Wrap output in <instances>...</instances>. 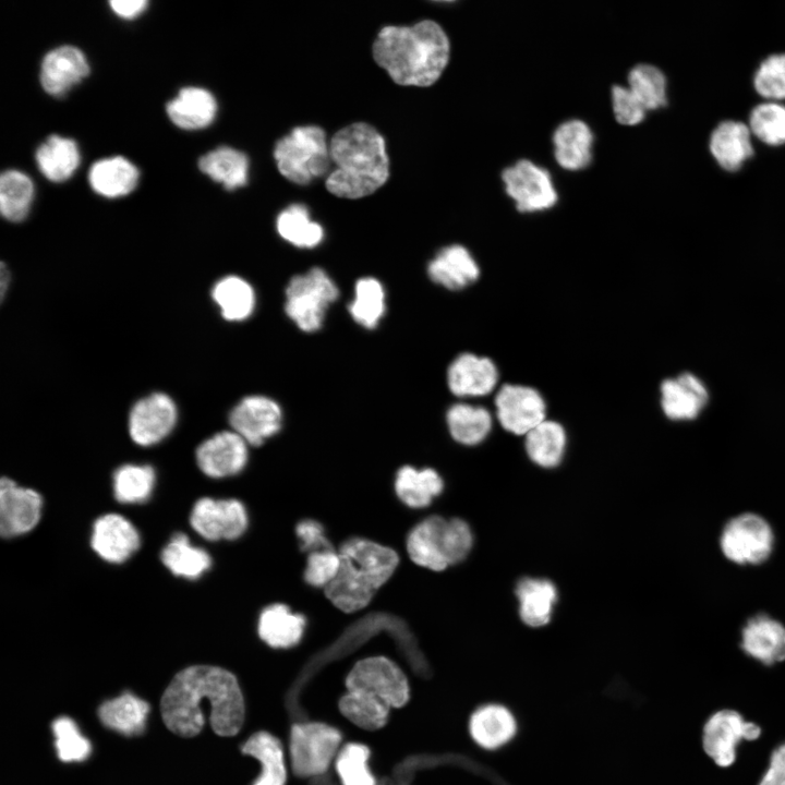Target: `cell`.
<instances>
[{"label": "cell", "mask_w": 785, "mask_h": 785, "mask_svg": "<svg viewBox=\"0 0 785 785\" xmlns=\"http://www.w3.org/2000/svg\"><path fill=\"white\" fill-rule=\"evenodd\" d=\"M212 703L210 725L219 736H234L244 721V701L235 676L210 665L179 672L166 688L160 712L166 726L182 737L197 735L205 724L202 702Z\"/></svg>", "instance_id": "1"}, {"label": "cell", "mask_w": 785, "mask_h": 785, "mask_svg": "<svg viewBox=\"0 0 785 785\" xmlns=\"http://www.w3.org/2000/svg\"><path fill=\"white\" fill-rule=\"evenodd\" d=\"M450 43L444 29L432 20L413 26H386L373 45L376 63L391 80L403 86H430L445 70Z\"/></svg>", "instance_id": "2"}, {"label": "cell", "mask_w": 785, "mask_h": 785, "mask_svg": "<svg viewBox=\"0 0 785 785\" xmlns=\"http://www.w3.org/2000/svg\"><path fill=\"white\" fill-rule=\"evenodd\" d=\"M338 553L339 571L323 593L337 611L345 614L367 607L400 565V555L394 547L366 536L346 539Z\"/></svg>", "instance_id": "3"}, {"label": "cell", "mask_w": 785, "mask_h": 785, "mask_svg": "<svg viewBox=\"0 0 785 785\" xmlns=\"http://www.w3.org/2000/svg\"><path fill=\"white\" fill-rule=\"evenodd\" d=\"M329 154L336 169L327 177L326 189L338 197L353 200L367 196L388 179L385 141L367 123H352L335 133Z\"/></svg>", "instance_id": "4"}, {"label": "cell", "mask_w": 785, "mask_h": 785, "mask_svg": "<svg viewBox=\"0 0 785 785\" xmlns=\"http://www.w3.org/2000/svg\"><path fill=\"white\" fill-rule=\"evenodd\" d=\"M473 546V532L461 518L431 515L407 533L404 550L418 567L440 572L464 560Z\"/></svg>", "instance_id": "5"}, {"label": "cell", "mask_w": 785, "mask_h": 785, "mask_svg": "<svg viewBox=\"0 0 785 785\" xmlns=\"http://www.w3.org/2000/svg\"><path fill=\"white\" fill-rule=\"evenodd\" d=\"M346 686L347 692L386 711L404 705L410 697L404 673L382 655L358 661L346 678Z\"/></svg>", "instance_id": "6"}, {"label": "cell", "mask_w": 785, "mask_h": 785, "mask_svg": "<svg viewBox=\"0 0 785 785\" xmlns=\"http://www.w3.org/2000/svg\"><path fill=\"white\" fill-rule=\"evenodd\" d=\"M279 172L297 184H307L326 174L330 154L325 131L307 125L293 129L280 138L274 149Z\"/></svg>", "instance_id": "7"}, {"label": "cell", "mask_w": 785, "mask_h": 785, "mask_svg": "<svg viewBox=\"0 0 785 785\" xmlns=\"http://www.w3.org/2000/svg\"><path fill=\"white\" fill-rule=\"evenodd\" d=\"M339 290L331 277L319 267L293 276L285 290V312L305 333L322 328L329 306Z\"/></svg>", "instance_id": "8"}, {"label": "cell", "mask_w": 785, "mask_h": 785, "mask_svg": "<svg viewBox=\"0 0 785 785\" xmlns=\"http://www.w3.org/2000/svg\"><path fill=\"white\" fill-rule=\"evenodd\" d=\"M774 531L769 521L756 512H742L730 518L720 535V550L736 565H760L774 550Z\"/></svg>", "instance_id": "9"}, {"label": "cell", "mask_w": 785, "mask_h": 785, "mask_svg": "<svg viewBox=\"0 0 785 785\" xmlns=\"http://www.w3.org/2000/svg\"><path fill=\"white\" fill-rule=\"evenodd\" d=\"M342 736L325 723H298L290 732V758L293 773L300 777L323 774L335 758Z\"/></svg>", "instance_id": "10"}, {"label": "cell", "mask_w": 785, "mask_h": 785, "mask_svg": "<svg viewBox=\"0 0 785 785\" xmlns=\"http://www.w3.org/2000/svg\"><path fill=\"white\" fill-rule=\"evenodd\" d=\"M761 735V728L753 722L730 709L713 713L702 728V748L705 754L720 768L733 765L737 746L741 740L753 741Z\"/></svg>", "instance_id": "11"}, {"label": "cell", "mask_w": 785, "mask_h": 785, "mask_svg": "<svg viewBox=\"0 0 785 785\" xmlns=\"http://www.w3.org/2000/svg\"><path fill=\"white\" fill-rule=\"evenodd\" d=\"M507 195L521 213L552 208L558 200L551 173L528 159L518 160L502 172Z\"/></svg>", "instance_id": "12"}, {"label": "cell", "mask_w": 785, "mask_h": 785, "mask_svg": "<svg viewBox=\"0 0 785 785\" xmlns=\"http://www.w3.org/2000/svg\"><path fill=\"white\" fill-rule=\"evenodd\" d=\"M190 524L207 541H234L247 530L249 514L237 498L202 497L192 508Z\"/></svg>", "instance_id": "13"}, {"label": "cell", "mask_w": 785, "mask_h": 785, "mask_svg": "<svg viewBox=\"0 0 785 785\" xmlns=\"http://www.w3.org/2000/svg\"><path fill=\"white\" fill-rule=\"evenodd\" d=\"M178 421V407L166 392L156 391L138 399L131 408L128 431L138 446L148 447L164 440Z\"/></svg>", "instance_id": "14"}, {"label": "cell", "mask_w": 785, "mask_h": 785, "mask_svg": "<svg viewBox=\"0 0 785 785\" xmlns=\"http://www.w3.org/2000/svg\"><path fill=\"white\" fill-rule=\"evenodd\" d=\"M280 404L264 395H249L239 400L230 410L228 422L249 446L258 447L282 427Z\"/></svg>", "instance_id": "15"}, {"label": "cell", "mask_w": 785, "mask_h": 785, "mask_svg": "<svg viewBox=\"0 0 785 785\" xmlns=\"http://www.w3.org/2000/svg\"><path fill=\"white\" fill-rule=\"evenodd\" d=\"M495 407L502 427L515 435H527L546 420L545 401L542 395L530 386H502L495 397Z\"/></svg>", "instance_id": "16"}, {"label": "cell", "mask_w": 785, "mask_h": 785, "mask_svg": "<svg viewBox=\"0 0 785 785\" xmlns=\"http://www.w3.org/2000/svg\"><path fill=\"white\" fill-rule=\"evenodd\" d=\"M198 469L208 478L241 473L249 461V444L234 431L224 430L204 439L195 450Z\"/></svg>", "instance_id": "17"}, {"label": "cell", "mask_w": 785, "mask_h": 785, "mask_svg": "<svg viewBox=\"0 0 785 785\" xmlns=\"http://www.w3.org/2000/svg\"><path fill=\"white\" fill-rule=\"evenodd\" d=\"M43 505V496L37 491L3 476L0 481L1 536L11 539L32 531L40 520Z\"/></svg>", "instance_id": "18"}, {"label": "cell", "mask_w": 785, "mask_h": 785, "mask_svg": "<svg viewBox=\"0 0 785 785\" xmlns=\"http://www.w3.org/2000/svg\"><path fill=\"white\" fill-rule=\"evenodd\" d=\"M137 529L119 514H105L93 523L90 546L105 561L121 564L140 547Z\"/></svg>", "instance_id": "19"}, {"label": "cell", "mask_w": 785, "mask_h": 785, "mask_svg": "<svg viewBox=\"0 0 785 785\" xmlns=\"http://www.w3.org/2000/svg\"><path fill=\"white\" fill-rule=\"evenodd\" d=\"M497 382L495 363L470 352L459 354L447 370L448 388L460 398L486 396L495 389Z\"/></svg>", "instance_id": "20"}, {"label": "cell", "mask_w": 785, "mask_h": 785, "mask_svg": "<svg viewBox=\"0 0 785 785\" xmlns=\"http://www.w3.org/2000/svg\"><path fill=\"white\" fill-rule=\"evenodd\" d=\"M88 72L89 65L84 53L74 46L64 45L50 50L44 57L39 80L46 93L62 96Z\"/></svg>", "instance_id": "21"}, {"label": "cell", "mask_w": 785, "mask_h": 785, "mask_svg": "<svg viewBox=\"0 0 785 785\" xmlns=\"http://www.w3.org/2000/svg\"><path fill=\"white\" fill-rule=\"evenodd\" d=\"M741 650L763 665L785 660V626L768 614L750 617L741 629Z\"/></svg>", "instance_id": "22"}, {"label": "cell", "mask_w": 785, "mask_h": 785, "mask_svg": "<svg viewBox=\"0 0 785 785\" xmlns=\"http://www.w3.org/2000/svg\"><path fill=\"white\" fill-rule=\"evenodd\" d=\"M305 627L304 614L281 602L266 605L257 617L258 637L273 649L295 647L302 640Z\"/></svg>", "instance_id": "23"}, {"label": "cell", "mask_w": 785, "mask_h": 785, "mask_svg": "<svg viewBox=\"0 0 785 785\" xmlns=\"http://www.w3.org/2000/svg\"><path fill=\"white\" fill-rule=\"evenodd\" d=\"M709 400L704 384L691 373H683L676 378L665 379L661 384V404L671 420H693Z\"/></svg>", "instance_id": "24"}, {"label": "cell", "mask_w": 785, "mask_h": 785, "mask_svg": "<svg viewBox=\"0 0 785 785\" xmlns=\"http://www.w3.org/2000/svg\"><path fill=\"white\" fill-rule=\"evenodd\" d=\"M444 488V479L433 468L404 464L395 473L394 493L401 505L410 509L428 507Z\"/></svg>", "instance_id": "25"}, {"label": "cell", "mask_w": 785, "mask_h": 785, "mask_svg": "<svg viewBox=\"0 0 785 785\" xmlns=\"http://www.w3.org/2000/svg\"><path fill=\"white\" fill-rule=\"evenodd\" d=\"M432 281L449 290L463 289L480 276V268L471 253L460 244H451L437 252L427 265Z\"/></svg>", "instance_id": "26"}, {"label": "cell", "mask_w": 785, "mask_h": 785, "mask_svg": "<svg viewBox=\"0 0 785 785\" xmlns=\"http://www.w3.org/2000/svg\"><path fill=\"white\" fill-rule=\"evenodd\" d=\"M593 133L582 120L571 119L560 123L553 134L554 157L565 170L578 171L592 160Z\"/></svg>", "instance_id": "27"}, {"label": "cell", "mask_w": 785, "mask_h": 785, "mask_svg": "<svg viewBox=\"0 0 785 785\" xmlns=\"http://www.w3.org/2000/svg\"><path fill=\"white\" fill-rule=\"evenodd\" d=\"M515 594L523 624L539 628L551 621L558 600V590L554 582L545 578L523 577L517 582Z\"/></svg>", "instance_id": "28"}, {"label": "cell", "mask_w": 785, "mask_h": 785, "mask_svg": "<svg viewBox=\"0 0 785 785\" xmlns=\"http://www.w3.org/2000/svg\"><path fill=\"white\" fill-rule=\"evenodd\" d=\"M469 732L481 748L495 750L514 738L517 723L514 714L506 706L491 703L480 706L472 713Z\"/></svg>", "instance_id": "29"}, {"label": "cell", "mask_w": 785, "mask_h": 785, "mask_svg": "<svg viewBox=\"0 0 785 785\" xmlns=\"http://www.w3.org/2000/svg\"><path fill=\"white\" fill-rule=\"evenodd\" d=\"M166 108L176 125L185 130H197L213 122L217 112V102L207 89L189 86L181 88Z\"/></svg>", "instance_id": "30"}, {"label": "cell", "mask_w": 785, "mask_h": 785, "mask_svg": "<svg viewBox=\"0 0 785 785\" xmlns=\"http://www.w3.org/2000/svg\"><path fill=\"white\" fill-rule=\"evenodd\" d=\"M750 129L738 121L720 123L710 137V150L727 171L738 170L752 156Z\"/></svg>", "instance_id": "31"}, {"label": "cell", "mask_w": 785, "mask_h": 785, "mask_svg": "<svg viewBox=\"0 0 785 785\" xmlns=\"http://www.w3.org/2000/svg\"><path fill=\"white\" fill-rule=\"evenodd\" d=\"M138 177L137 168L121 156L100 159L92 165L88 172L93 190L106 197H119L132 192Z\"/></svg>", "instance_id": "32"}, {"label": "cell", "mask_w": 785, "mask_h": 785, "mask_svg": "<svg viewBox=\"0 0 785 785\" xmlns=\"http://www.w3.org/2000/svg\"><path fill=\"white\" fill-rule=\"evenodd\" d=\"M210 295L220 315L228 322H243L254 312L256 295L252 285L237 275L218 279Z\"/></svg>", "instance_id": "33"}, {"label": "cell", "mask_w": 785, "mask_h": 785, "mask_svg": "<svg viewBox=\"0 0 785 785\" xmlns=\"http://www.w3.org/2000/svg\"><path fill=\"white\" fill-rule=\"evenodd\" d=\"M149 704L131 692L105 701L98 709L101 723L125 736L140 735L146 726Z\"/></svg>", "instance_id": "34"}, {"label": "cell", "mask_w": 785, "mask_h": 785, "mask_svg": "<svg viewBox=\"0 0 785 785\" xmlns=\"http://www.w3.org/2000/svg\"><path fill=\"white\" fill-rule=\"evenodd\" d=\"M160 559L165 567L177 577L195 580L212 567V556L195 546L184 533H176L162 548Z\"/></svg>", "instance_id": "35"}, {"label": "cell", "mask_w": 785, "mask_h": 785, "mask_svg": "<svg viewBox=\"0 0 785 785\" xmlns=\"http://www.w3.org/2000/svg\"><path fill=\"white\" fill-rule=\"evenodd\" d=\"M241 750L261 762L262 772L252 785H286L283 749L278 738L267 732H257L245 741Z\"/></svg>", "instance_id": "36"}, {"label": "cell", "mask_w": 785, "mask_h": 785, "mask_svg": "<svg viewBox=\"0 0 785 785\" xmlns=\"http://www.w3.org/2000/svg\"><path fill=\"white\" fill-rule=\"evenodd\" d=\"M36 161L47 179L62 182L72 176L80 164L78 147L72 138L53 134L38 146Z\"/></svg>", "instance_id": "37"}, {"label": "cell", "mask_w": 785, "mask_h": 785, "mask_svg": "<svg viewBox=\"0 0 785 785\" xmlns=\"http://www.w3.org/2000/svg\"><path fill=\"white\" fill-rule=\"evenodd\" d=\"M567 434L561 424L544 420L526 435L524 447L528 457L539 467H557L565 455Z\"/></svg>", "instance_id": "38"}, {"label": "cell", "mask_w": 785, "mask_h": 785, "mask_svg": "<svg viewBox=\"0 0 785 785\" xmlns=\"http://www.w3.org/2000/svg\"><path fill=\"white\" fill-rule=\"evenodd\" d=\"M446 423L454 440L461 445L474 446L488 436L493 419L483 407L458 402L447 410Z\"/></svg>", "instance_id": "39"}, {"label": "cell", "mask_w": 785, "mask_h": 785, "mask_svg": "<svg viewBox=\"0 0 785 785\" xmlns=\"http://www.w3.org/2000/svg\"><path fill=\"white\" fill-rule=\"evenodd\" d=\"M198 168L209 178L222 183L225 189L234 190L247 181L249 160L240 150L221 146L198 159Z\"/></svg>", "instance_id": "40"}, {"label": "cell", "mask_w": 785, "mask_h": 785, "mask_svg": "<svg viewBox=\"0 0 785 785\" xmlns=\"http://www.w3.org/2000/svg\"><path fill=\"white\" fill-rule=\"evenodd\" d=\"M156 483L155 469L149 464L125 463L112 476L114 498L126 505L148 500Z\"/></svg>", "instance_id": "41"}, {"label": "cell", "mask_w": 785, "mask_h": 785, "mask_svg": "<svg viewBox=\"0 0 785 785\" xmlns=\"http://www.w3.org/2000/svg\"><path fill=\"white\" fill-rule=\"evenodd\" d=\"M386 311V294L383 283L374 277H363L354 285L349 313L353 321L366 329H374Z\"/></svg>", "instance_id": "42"}, {"label": "cell", "mask_w": 785, "mask_h": 785, "mask_svg": "<svg viewBox=\"0 0 785 785\" xmlns=\"http://www.w3.org/2000/svg\"><path fill=\"white\" fill-rule=\"evenodd\" d=\"M34 197L29 177L19 170H7L0 177V210L12 222L26 218Z\"/></svg>", "instance_id": "43"}, {"label": "cell", "mask_w": 785, "mask_h": 785, "mask_svg": "<svg viewBox=\"0 0 785 785\" xmlns=\"http://www.w3.org/2000/svg\"><path fill=\"white\" fill-rule=\"evenodd\" d=\"M277 231L289 243L303 249L318 245L324 238L321 225L310 219L305 206L293 204L282 210L277 218Z\"/></svg>", "instance_id": "44"}, {"label": "cell", "mask_w": 785, "mask_h": 785, "mask_svg": "<svg viewBox=\"0 0 785 785\" xmlns=\"http://www.w3.org/2000/svg\"><path fill=\"white\" fill-rule=\"evenodd\" d=\"M628 88L648 110L666 105V78L663 72L651 64H638L628 73Z\"/></svg>", "instance_id": "45"}, {"label": "cell", "mask_w": 785, "mask_h": 785, "mask_svg": "<svg viewBox=\"0 0 785 785\" xmlns=\"http://www.w3.org/2000/svg\"><path fill=\"white\" fill-rule=\"evenodd\" d=\"M749 126L768 145L785 144V107L776 102L758 105L750 113Z\"/></svg>", "instance_id": "46"}, {"label": "cell", "mask_w": 785, "mask_h": 785, "mask_svg": "<svg viewBox=\"0 0 785 785\" xmlns=\"http://www.w3.org/2000/svg\"><path fill=\"white\" fill-rule=\"evenodd\" d=\"M370 749L362 744L350 742L343 746L336 759V770L342 785H375L369 770Z\"/></svg>", "instance_id": "47"}, {"label": "cell", "mask_w": 785, "mask_h": 785, "mask_svg": "<svg viewBox=\"0 0 785 785\" xmlns=\"http://www.w3.org/2000/svg\"><path fill=\"white\" fill-rule=\"evenodd\" d=\"M52 730L61 761H83L89 756L90 744L80 734L73 720L67 716L58 717L52 723Z\"/></svg>", "instance_id": "48"}, {"label": "cell", "mask_w": 785, "mask_h": 785, "mask_svg": "<svg viewBox=\"0 0 785 785\" xmlns=\"http://www.w3.org/2000/svg\"><path fill=\"white\" fill-rule=\"evenodd\" d=\"M340 568L338 550H322L305 557L302 578L314 589H325L337 576Z\"/></svg>", "instance_id": "49"}, {"label": "cell", "mask_w": 785, "mask_h": 785, "mask_svg": "<svg viewBox=\"0 0 785 785\" xmlns=\"http://www.w3.org/2000/svg\"><path fill=\"white\" fill-rule=\"evenodd\" d=\"M753 85L764 98L785 99V55L768 57L757 70Z\"/></svg>", "instance_id": "50"}, {"label": "cell", "mask_w": 785, "mask_h": 785, "mask_svg": "<svg viewBox=\"0 0 785 785\" xmlns=\"http://www.w3.org/2000/svg\"><path fill=\"white\" fill-rule=\"evenodd\" d=\"M297 547L303 554L322 550H336L328 538L323 522L315 518H303L294 526Z\"/></svg>", "instance_id": "51"}, {"label": "cell", "mask_w": 785, "mask_h": 785, "mask_svg": "<svg viewBox=\"0 0 785 785\" xmlns=\"http://www.w3.org/2000/svg\"><path fill=\"white\" fill-rule=\"evenodd\" d=\"M612 107L615 119L624 125H636L642 122L647 112L628 86L623 85L612 87Z\"/></svg>", "instance_id": "52"}, {"label": "cell", "mask_w": 785, "mask_h": 785, "mask_svg": "<svg viewBox=\"0 0 785 785\" xmlns=\"http://www.w3.org/2000/svg\"><path fill=\"white\" fill-rule=\"evenodd\" d=\"M758 785H785V742L773 750Z\"/></svg>", "instance_id": "53"}, {"label": "cell", "mask_w": 785, "mask_h": 785, "mask_svg": "<svg viewBox=\"0 0 785 785\" xmlns=\"http://www.w3.org/2000/svg\"><path fill=\"white\" fill-rule=\"evenodd\" d=\"M109 4L119 16L132 19L140 15L148 2L146 0H111Z\"/></svg>", "instance_id": "54"}, {"label": "cell", "mask_w": 785, "mask_h": 785, "mask_svg": "<svg viewBox=\"0 0 785 785\" xmlns=\"http://www.w3.org/2000/svg\"><path fill=\"white\" fill-rule=\"evenodd\" d=\"M11 280L10 270L5 267L4 263L1 262V270H0V291H1V299L5 297L7 290L9 288Z\"/></svg>", "instance_id": "55"}]
</instances>
